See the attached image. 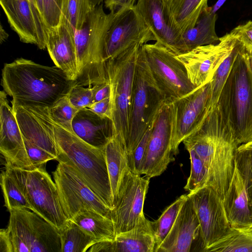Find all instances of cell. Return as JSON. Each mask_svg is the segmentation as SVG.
Instances as JSON below:
<instances>
[{"mask_svg": "<svg viewBox=\"0 0 252 252\" xmlns=\"http://www.w3.org/2000/svg\"><path fill=\"white\" fill-rule=\"evenodd\" d=\"M0 186L4 199V206L9 212L14 209L31 207L13 177L5 170L0 174Z\"/></svg>", "mask_w": 252, "mask_h": 252, "instance_id": "cell-34", "label": "cell"}, {"mask_svg": "<svg viewBox=\"0 0 252 252\" xmlns=\"http://www.w3.org/2000/svg\"><path fill=\"white\" fill-rule=\"evenodd\" d=\"M115 12L106 13L103 3L96 5L82 28L75 30L78 68L75 84L93 86L108 81L103 58L107 33Z\"/></svg>", "mask_w": 252, "mask_h": 252, "instance_id": "cell-5", "label": "cell"}, {"mask_svg": "<svg viewBox=\"0 0 252 252\" xmlns=\"http://www.w3.org/2000/svg\"><path fill=\"white\" fill-rule=\"evenodd\" d=\"M38 9L43 17V3L42 0H35ZM44 20V19H43Z\"/></svg>", "mask_w": 252, "mask_h": 252, "instance_id": "cell-52", "label": "cell"}, {"mask_svg": "<svg viewBox=\"0 0 252 252\" xmlns=\"http://www.w3.org/2000/svg\"><path fill=\"white\" fill-rule=\"evenodd\" d=\"M217 104L238 146L251 141L252 71L247 52L241 44Z\"/></svg>", "mask_w": 252, "mask_h": 252, "instance_id": "cell-4", "label": "cell"}, {"mask_svg": "<svg viewBox=\"0 0 252 252\" xmlns=\"http://www.w3.org/2000/svg\"><path fill=\"white\" fill-rule=\"evenodd\" d=\"M238 149H252V139L251 141H250L249 142H248L245 144H243L240 145L238 147Z\"/></svg>", "mask_w": 252, "mask_h": 252, "instance_id": "cell-51", "label": "cell"}, {"mask_svg": "<svg viewBox=\"0 0 252 252\" xmlns=\"http://www.w3.org/2000/svg\"><path fill=\"white\" fill-rule=\"evenodd\" d=\"M7 227L0 231V252H61L59 231L27 209L9 212Z\"/></svg>", "mask_w": 252, "mask_h": 252, "instance_id": "cell-6", "label": "cell"}, {"mask_svg": "<svg viewBox=\"0 0 252 252\" xmlns=\"http://www.w3.org/2000/svg\"><path fill=\"white\" fill-rule=\"evenodd\" d=\"M199 223L201 251L221 237L230 227L223 200L212 188L205 187L189 192Z\"/></svg>", "mask_w": 252, "mask_h": 252, "instance_id": "cell-16", "label": "cell"}, {"mask_svg": "<svg viewBox=\"0 0 252 252\" xmlns=\"http://www.w3.org/2000/svg\"><path fill=\"white\" fill-rule=\"evenodd\" d=\"M183 143L202 159L209 171L210 187L222 199L235 171L239 146L218 104Z\"/></svg>", "mask_w": 252, "mask_h": 252, "instance_id": "cell-2", "label": "cell"}, {"mask_svg": "<svg viewBox=\"0 0 252 252\" xmlns=\"http://www.w3.org/2000/svg\"><path fill=\"white\" fill-rule=\"evenodd\" d=\"M135 6L156 42L178 55L181 37L167 23L161 0H137Z\"/></svg>", "mask_w": 252, "mask_h": 252, "instance_id": "cell-25", "label": "cell"}, {"mask_svg": "<svg viewBox=\"0 0 252 252\" xmlns=\"http://www.w3.org/2000/svg\"><path fill=\"white\" fill-rule=\"evenodd\" d=\"M217 19V13L212 11L211 7L208 6L204 9L195 26L182 35L178 47V54L199 46L219 42L220 37L215 31Z\"/></svg>", "mask_w": 252, "mask_h": 252, "instance_id": "cell-27", "label": "cell"}, {"mask_svg": "<svg viewBox=\"0 0 252 252\" xmlns=\"http://www.w3.org/2000/svg\"><path fill=\"white\" fill-rule=\"evenodd\" d=\"M142 45L141 43L133 44L105 64L111 86L114 134L120 137L125 149L128 135L134 79Z\"/></svg>", "mask_w": 252, "mask_h": 252, "instance_id": "cell-8", "label": "cell"}, {"mask_svg": "<svg viewBox=\"0 0 252 252\" xmlns=\"http://www.w3.org/2000/svg\"><path fill=\"white\" fill-rule=\"evenodd\" d=\"M136 0H105V7L110 11H116L122 8L134 6Z\"/></svg>", "mask_w": 252, "mask_h": 252, "instance_id": "cell-46", "label": "cell"}, {"mask_svg": "<svg viewBox=\"0 0 252 252\" xmlns=\"http://www.w3.org/2000/svg\"><path fill=\"white\" fill-rule=\"evenodd\" d=\"M32 5V8H33V11L34 12V14L36 16V17L38 20V21L39 22V23H40V24L46 30H47L48 29V28L47 27L44 21V20H43V17L42 16V15L41 14L39 9H38V8L37 6V4H36V1H35V0H29Z\"/></svg>", "mask_w": 252, "mask_h": 252, "instance_id": "cell-47", "label": "cell"}, {"mask_svg": "<svg viewBox=\"0 0 252 252\" xmlns=\"http://www.w3.org/2000/svg\"><path fill=\"white\" fill-rule=\"evenodd\" d=\"M229 33L243 47H252V21L238 25Z\"/></svg>", "mask_w": 252, "mask_h": 252, "instance_id": "cell-43", "label": "cell"}, {"mask_svg": "<svg viewBox=\"0 0 252 252\" xmlns=\"http://www.w3.org/2000/svg\"><path fill=\"white\" fill-rule=\"evenodd\" d=\"M94 103L111 96V86L109 81L92 86Z\"/></svg>", "mask_w": 252, "mask_h": 252, "instance_id": "cell-45", "label": "cell"}, {"mask_svg": "<svg viewBox=\"0 0 252 252\" xmlns=\"http://www.w3.org/2000/svg\"><path fill=\"white\" fill-rule=\"evenodd\" d=\"M186 150L190 157V172L184 189L191 192L206 186L210 187L209 173L205 164L193 150Z\"/></svg>", "mask_w": 252, "mask_h": 252, "instance_id": "cell-36", "label": "cell"}, {"mask_svg": "<svg viewBox=\"0 0 252 252\" xmlns=\"http://www.w3.org/2000/svg\"><path fill=\"white\" fill-rule=\"evenodd\" d=\"M250 208H251V212L252 213V204L251 205H250Z\"/></svg>", "mask_w": 252, "mask_h": 252, "instance_id": "cell-54", "label": "cell"}, {"mask_svg": "<svg viewBox=\"0 0 252 252\" xmlns=\"http://www.w3.org/2000/svg\"><path fill=\"white\" fill-rule=\"evenodd\" d=\"M72 128L79 138L98 148H104L114 136L112 120L87 107L77 111L72 121Z\"/></svg>", "mask_w": 252, "mask_h": 252, "instance_id": "cell-23", "label": "cell"}, {"mask_svg": "<svg viewBox=\"0 0 252 252\" xmlns=\"http://www.w3.org/2000/svg\"><path fill=\"white\" fill-rule=\"evenodd\" d=\"M151 40L155 38L135 5L119 9L115 11L107 33L103 58L104 66L107 61L133 44H144Z\"/></svg>", "mask_w": 252, "mask_h": 252, "instance_id": "cell-13", "label": "cell"}, {"mask_svg": "<svg viewBox=\"0 0 252 252\" xmlns=\"http://www.w3.org/2000/svg\"><path fill=\"white\" fill-rule=\"evenodd\" d=\"M236 43V40L227 33L220 37L217 43L199 46L176 57L184 64L190 82L198 88L211 81Z\"/></svg>", "mask_w": 252, "mask_h": 252, "instance_id": "cell-15", "label": "cell"}, {"mask_svg": "<svg viewBox=\"0 0 252 252\" xmlns=\"http://www.w3.org/2000/svg\"><path fill=\"white\" fill-rule=\"evenodd\" d=\"M166 20L181 38L192 28L203 11L208 7V0H161Z\"/></svg>", "mask_w": 252, "mask_h": 252, "instance_id": "cell-26", "label": "cell"}, {"mask_svg": "<svg viewBox=\"0 0 252 252\" xmlns=\"http://www.w3.org/2000/svg\"><path fill=\"white\" fill-rule=\"evenodd\" d=\"M51 117L63 127L72 130V121L79 110L70 103L67 95L59 99L51 107L48 108Z\"/></svg>", "mask_w": 252, "mask_h": 252, "instance_id": "cell-37", "label": "cell"}, {"mask_svg": "<svg viewBox=\"0 0 252 252\" xmlns=\"http://www.w3.org/2000/svg\"><path fill=\"white\" fill-rule=\"evenodd\" d=\"M52 128L59 151L57 160L68 163L103 202L113 209L114 203L104 148L94 147L53 120L42 107Z\"/></svg>", "mask_w": 252, "mask_h": 252, "instance_id": "cell-3", "label": "cell"}, {"mask_svg": "<svg viewBox=\"0 0 252 252\" xmlns=\"http://www.w3.org/2000/svg\"><path fill=\"white\" fill-rule=\"evenodd\" d=\"M226 0H218L216 3L211 7L212 11L216 13L217 11L221 7Z\"/></svg>", "mask_w": 252, "mask_h": 252, "instance_id": "cell-48", "label": "cell"}, {"mask_svg": "<svg viewBox=\"0 0 252 252\" xmlns=\"http://www.w3.org/2000/svg\"><path fill=\"white\" fill-rule=\"evenodd\" d=\"M8 37V34L6 32L4 29L3 28L2 25H0V41L2 43L5 41Z\"/></svg>", "mask_w": 252, "mask_h": 252, "instance_id": "cell-49", "label": "cell"}, {"mask_svg": "<svg viewBox=\"0 0 252 252\" xmlns=\"http://www.w3.org/2000/svg\"><path fill=\"white\" fill-rule=\"evenodd\" d=\"M70 220L87 231L94 238L97 243L112 241L115 238V230L113 220L94 210H82Z\"/></svg>", "mask_w": 252, "mask_h": 252, "instance_id": "cell-29", "label": "cell"}, {"mask_svg": "<svg viewBox=\"0 0 252 252\" xmlns=\"http://www.w3.org/2000/svg\"><path fill=\"white\" fill-rule=\"evenodd\" d=\"M105 0H91L92 7L95 6L96 5L103 3Z\"/></svg>", "mask_w": 252, "mask_h": 252, "instance_id": "cell-53", "label": "cell"}, {"mask_svg": "<svg viewBox=\"0 0 252 252\" xmlns=\"http://www.w3.org/2000/svg\"><path fill=\"white\" fill-rule=\"evenodd\" d=\"M235 165L245 184L250 206L252 204V149L237 148Z\"/></svg>", "mask_w": 252, "mask_h": 252, "instance_id": "cell-38", "label": "cell"}, {"mask_svg": "<svg viewBox=\"0 0 252 252\" xmlns=\"http://www.w3.org/2000/svg\"><path fill=\"white\" fill-rule=\"evenodd\" d=\"M248 57L249 60V62L250 63V66L251 68V70L252 71V47H244Z\"/></svg>", "mask_w": 252, "mask_h": 252, "instance_id": "cell-50", "label": "cell"}, {"mask_svg": "<svg viewBox=\"0 0 252 252\" xmlns=\"http://www.w3.org/2000/svg\"><path fill=\"white\" fill-rule=\"evenodd\" d=\"M251 232L252 233V229L251 230Z\"/></svg>", "mask_w": 252, "mask_h": 252, "instance_id": "cell-55", "label": "cell"}, {"mask_svg": "<svg viewBox=\"0 0 252 252\" xmlns=\"http://www.w3.org/2000/svg\"><path fill=\"white\" fill-rule=\"evenodd\" d=\"M142 46L133 83L128 135L126 148L127 158L166 102L151 73Z\"/></svg>", "mask_w": 252, "mask_h": 252, "instance_id": "cell-7", "label": "cell"}, {"mask_svg": "<svg viewBox=\"0 0 252 252\" xmlns=\"http://www.w3.org/2000/svg\"><path fill=\"white\" fill-rule=\"evenodd\" d=\"M5 170L16 182L32 211L59 231L68 224L70 220L63 207L57 186L45 165L27 169L5 164Z\"/></svg>", "mask_w": 252, "mask_h": 252, "instance_id": "cell-9", "label": "cell"}, {"mask_svg": "<svg viewBox=\"0 0 252 252\" xmlns=\"http://www.w3.org/2000/svg\"><path fill=\"white\" fill-rule=\"evenodd\" d=\"M150 178L129 170L120 188L112 209L116 236L134 227L144 216L143 207Z\"/></svg>", "mask_w": 252, "mask_h": 252, "instance_id": "cell-14", "label": "cell"}, {"mask_svg": "<svg viewBox=\"0 0 252 252\" xmlns=\"http://www.w3.org/2000/svg\"><path fill=\"white\" fill-rule=\"evenodd\" d=\"M92 8L91 0H63L62 19L70 23L75 30H80Z\"/></svg>", "mask_w": 252, "mask_h": 252, "instance_id": "cell-35", "label": "cell"}, {"mask_svg": "<svg viewBox=\"0 0 252 252\" xmlns=\"http://www.w3.org/2000/svg\"><path fill=\"white\" fill-rule=\"evenodd\" d=\"M53 175L63 207L69 220L84 209L94 210L111 219L112 209L103 202L68 163L59 161Z\"/></svg>", "mask_w": 252, "mask_h": 252, "instance_id": "cell-11", "label": "cell"}, {"mask_svg": "<svg viewBox=\"0 0 252 252\" xmlns=\"http://www.w3.org/2000/svg\"><path fill=\"white\" fill-rule=\"evenodd\" d=\"M172 116L170 102L159 110L149 138L142 174L150 179L160 175L175 160L171 149Z\"/></svg>", "mask_w": 252, "mask_h": 252, "instance_id": "cell-17", "label": "cell"}, {"mask_svg": "<svg viewBox=\"0 0 252 252\" xmlns=\"http://www.w3.org/2000/svg\"><path fill=\"white\" fill-rule=\"evenodd\" d=\"M67 96L72 105L78 110L88 107L94 103L92 86L84 87L83 85L75 84Z\"/></svg>", "mask_w": 252, "mask_h": 252, "instance_id": "cell-40", "label": "cell"}, {"mask_svg": "<svg viewBox=\"0 0 252 252\" xmlns=\"http://www.w3.org/2000/svg\"><path fill=\"white\" fill-rule=\"evenodd\" d=\"M7 94L0 92V151L6 164L23 169H33L15 115L8 103Z\"/></svg>", "mask_w": 252, "mask_h": 252, "instance_id": "cell-18", "label": "cell"}, {"mask_svg": "<svg viewBox=\"0 0 252 252\" xmlns=\"http://www.w3.org/2000/svg\"><path fill=\"white\" fill-rule=\"evenodd\" d=\"M231 227L251 231L252 213L243 180L236 167L229 186L222 198Z\"/></svg>", "mask_w": 252, "mask_h": 252, "instance_id": "cell-24", "label": "cell"}, {"mask_svg": "<svg viewBox=\"0 0 252 252\" xmlns=\"http://www.w3.org/2000/svg\"><path fill=\"white\" fill-rule=\"evenodd\" d=\"M154 122L149 127L130 156L127 158L130 170L139 175L143 173L147 146Z\"/></svg>", "mask_w": 252, "mask_h": 252, "instance_id": "cell-39", "label": "cell"}, {"mask_svg": "<svg viewBox=\"0 0 252 252\" xmlns=\"http://www.w3.org/2000/svg\"><path fill=\"white\" fill-rule=\"evenodd\" d=\"M87 108L100 116L112 120V110L110 97L94 102Z\"/></svg>", "mask_w": 252, "mask_h": 252, "instance_id": "cell-44", "label": "cell"}, {"mask_svg": "<svg viewBox=\"0 0 252 252\" xmlns=\"http://www.w3.org/2000/svg\"><path fill=\"white\" fill-rule=\"evenodd\" d=\"M61 252H86L96 241L72 221L59 231Z\"/></svg>", "mask_w": 252, "mask_h": 252, "instance_id": "cell-31", "label": "cell"}, {"mask_svg": "<svg viewBox=\"0 0 252 252\" xmlns=\"http://www.w3.org/2000/svg\"><path fill=\"white\" fill-rule=\"evenodd\" d=\"M211 82L170 102L172 116V153H179L184 140L201 125L209 114Z\"/></svg>", "mask_w": 252, "mask_h": 252, "instance_id": "cell-12", "label": "cell"}, {"mask_svg": "<svg viewBox=\"0 0 252 252\" xmlns=\"http://www.w3.org/2000/svg\"><path fill=\"white\" fill-rule=\"evenodd\" d=\"M204 252H252V233L230 226L221 237Z\"/></svg>", "mask_w": 252, "mask_h": 252, "instance_id": "cell-30", "label": "cell"}, {"mask_svg": "<svg viewBox=\"0 0 252 252\" xmlns=\"http://www.w3.org/2000/svg\"><path fill=\"white\" fill-rule=\"evenodd\" d=\"M199 233V221L192 201L188 195L171 230L157 252H189Z\"/></svg>", "mask_w": 252, "mask_h": 252, "instance_id": "cell-21", "label": "cell"}, {"mask_svg": "<svg viewBox=\"0 0 252 252\" xmlns=\"http://www.w3.org/2000/svg\"><path fill=\"white\" fill-rule=\"evenodd\" d=\"M1 85L18 107H51L69 93L75 81L56 66H49L22 58L5 63Z\"/></svg>", "mask_w": 252, "mask_h": 252, "instance_id": "cell-1", "label": "cell"}, {"mask_svg": "<svg viewBox=\"0 0 252 252\" xmlns=\"http://www.w3.org/2000/svg\"><path fill=\"white\" fill-rule=\"evenodd\" d=\"M151 221L145 217L133 228L117 235L112 241L98 242L89 252H154L155 239Z\"/></svg>", "mask_w": 252, "mask_h": 252, "instance_id": "cell-22", "label": "cell"}, {"mask_svg": "<svg viewBox=\"0 0 252 252\" xmlns=\"http://www.w3.org/2000/svg\"><path fill=\"white\" fill-rule=\"evenodd\" d=\"M75 30L66 21L62 19L56 27L48 29L46 49L55 66L62 69L69 79L78 78Z\"/></svg>", "mask_w": 252, "mask_h": 252, "instance_id": "cell-20", "label": "cell"}, {"mask_svg": "<svg viewBox=\"0 0 252 252\" xmlns=\"http://www.w3.org/2000/svg\"><path fill=\"white\" fill-rule=\"evenodd\" d=\"M28 156L34 168L44 166L51 160L56 158L50 153L23 137Z\"/></svg>", "mask_w": 252, "mask_h": 252, "instance_id": "cell-42", "label": "cell"}, {"mask_svg": "<svg viewBox=\"0 0 252 252\" xmlns=\"http://www.w3.org/2000/svg\"><path fill=\"white\" fill-rule=\"evenodd\" d=\"M240 47V43L237 41V43L232 51L221 63L210 81L211 96L209 104V113L214 109L219 101L221 91L234 61L239 53Z\"/></svg>", "mask_w": 252, "mask_h": 252, "instance_id": "cell-33", "label": "cell"}, {"mask_svg": "<svg viewBox=\"0 0 252 252\" xmlns=\"http://www.w3.org/2000/svg\"><path fill=\"white\" fill-rule=\"evenodd\" d=\"M11 29L25 43L46 48L47 31L40 24L29 0H0Z\"/></svg>", "mask_w": 252, "mask_h": 252, "instance_id": "cell-19", "label": "cell"}, {"mask_svg": "<svg viewBox=\"0 0 252 252\" xmlns=\"http://www.w3.org/2000/svg\"><path fill=\"white\" fill-rule=\"evenodd\" d=\"M43 18L48 28L58 26L62 17L63 0H42Z\"/></svg>", "mask_w": 252, "mask_h": 252, "instance_id": "cell-41", "label": "cell"}, {"mask_svg": "<svg viewBox=\"0 0 252 252\" xmlns=\"http://www.w3.org/2000/svg\"><path fill=\"white\" fill-rule=\"evenodd\" d=\"M151 73L165 97L171 102L194 90L184 64L176 54L156 42L142 46Z\"/></svg>", "mask_w": 252, "mask_h": 252, "instance_id": "cell-10", "label": "cell"}, {"mask_svg": "<svg viewBox=\"0 0 252 252\" xmlns=\"http://www.w3.org/2000/svg\"><path fill=\"white\" fill-rule=\"evenodd\" d=\"M187 196L188 194L180 196L163 211L158 220L150 221L155 242L154 252H157L171 230Z\"/></svg>", "mask_w": 252, "mask_h": 252, "instance_id": "cell-32", "label": "cell"}, {"mask_svg": "<svg viewBox=\"0 0 252 252\" xmlns=\"http://www.w3.org/2000/svg\"><path fill=\"white\" fill-rule=\"evenodd\" d=\"M104 151L114 207L121 185L130 168L125 147L119 137L114 136Z\"/></svg>", "mask_w": 252, "mask_h": 252, "instance_id": "cell-28", "label": "cell"}]
</instances>
